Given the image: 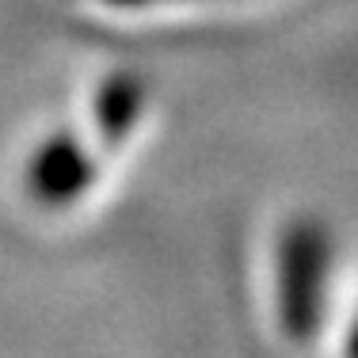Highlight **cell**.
Returning a JSON list of instances; mask_svg holds the SVG:
<instances>
[{
	"mask_svg": "<svg viewBox=\"0 0 358 358\" xmlns=\"http://www.w3.org/2000/svg\"><path fill=\"white\" fill-rule=\"evenodd\" d=\"M328 267H331L328 229L313 217L294 221L282 233V244H278V289H282V317L297 336H305L320 320Z\"/></svg>",
	"mask_w": 358,
	"mask_h": 358,
	"instance_id": "obj_1",
	"label": "cell"
},
{
	"mask_svg": "<svg viewBox=\"0 0 358 358\" xmlns=\"http://www.w3.org/2000/svg\"><path fill=\"white\" fill-rule=\"evenodd\" d=\"M96 179V164L73 134H50L27 160V187L46 206H69Z\"/></svg>",
	"mask_w": 358,
	"mask_h": 358,
	"instance_id": "obj_2",
	"label": "cell"
},
{
	"mask_svg": "<svg viewBox=\"0 0 358 358\" xmlns=\"http://www.w3.org/2000/svg\"><path fill=\"white\" fill-rule=\"evenodd\" d=\"M145 115V84L138 73H110L107 80H99L96 99H92V118H96L99 138L110 145L126 141L138 130Z\"/></svg>",
	"mask_w": 358,
	"mask_h": 358,
	"instance_id": "obj_3",
	"label": "cell"
},
{
	"mask_svg": "<svg viewBox=\"0 0 358 358\" xmlns=\"http://www.w3.org/2000/svg\"><path fill=\"white\" fill-rule=\"evenodd\" d=\"M103 4H118V8H130V4H152V0H103Z\"/></svg>",
	"mask_w": 358,
	"mask_h": 358,
	"instance_id": "obj_4",
	"label": "cell"
},
{
	"mask_svg": "<svg viewBox=\"0 0 358 358\" xmlns=\"http://www.w3.org/2000/svg\"><path fill=\"white\" fill-rule=\"evenodd\" d=\"M355 351H358V343H355Z\"/></svg>",
	"mask_w": 358,
	"mask_h": 358,
	"instance_id": "obj_5",
	"label": "cell"
}]
</instances>
